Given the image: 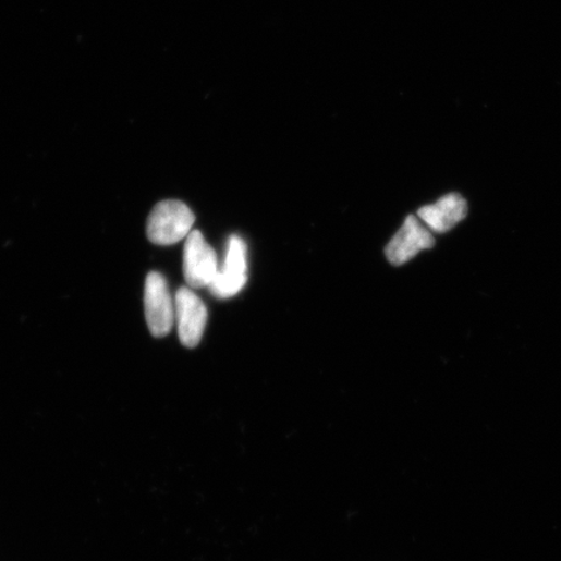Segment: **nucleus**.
Returning <instances> with one entry per match:
<instances>
[{
    "label": "nucleus",
    "instance_id": "7ed1b4c3",
    "mask_svg": "<svg viewBox=\"0 0 561 561\" xmlns=\"http://www.w3.org/2000/svg\"><path fill=\"white\" fill-rule=\"evenodd\" d=\"M247 246L240 235H231L228 241L224 265L209 285L219 300H229L245 288L248 280Z\"/></svg>",
    "mask_w": 561,
    "mask_h": 561
},
{
    "label": "nucleus",
    "instance_id": "f03ea898",
    "mask_svg": "<svg viewBox=\"0 0 561 561\" xmlns=\"http://www.w3.org/2000/svg\"><path fill=\"white\" fill-rule=\"evenodd\" d=\"M219 273V260L215 249L199 231L186 236L184 249V276L193 289L209 288Z\"/></svg>",
    "mask_w": 561,
    "mask_h": 561
},
{
    "label": "nucleus",
    "instance_id": "f257e3e1",
    "mask_svg": "<svg viewBox=\"0 0 561 561\" xmlns=\"http://www.w3.org/2000/svg\"><path fill=\"white\" fill-rule=\"evenodd\" d=\"M195 216L185 203L164 200L155 206L147 221V236L155 245L171 246L192 232Z\"/></svg>",
    "mask_w": 561,
    "mask_h": 561
},
{
    "label": "nucleus",
    "instance_id": "0eeeda50",
    "mask_svg": "<svg viewBox=\"0 0 561 561\" xmlns=\"http://www.w3.org/2000/svg\"><path fill=\"white\" fill-rule=\"evenodd\" d=\"M468 214V205L461 194L451 193L435 203L418 209L417 218L420 219L431 232L439 234L451 231Z\"/></svg>",
    "mask_w": 561,
    "mask_h": 561
},
{
    "label": "nucleus",
    "instance_id": "20e7f679",
    "mask_svg": "<svg viewBox=\"0 0 561 561\" xmlns=\"http://www.w3.org/2000/svg\"><path fill=\"white\" fill-rule=\"evenodd\" d=\"M145 314L148 329L154 337L161 338L171 333L174 324V301L163 275L159 272L147 276Z\"/></svg>",
    "mask_w": 561,
    "mask_h": 561
},
{
    "label": "nucleus",
    "instance_id": "39448f33",
    "mask_svg": "<svg viewBox=\"0 0 561 561\" xmlns=\"http://www.w3.org/2000/svg\"><path fill=\"white\" fill-rule=\"evenodd\" d=\"M208 310L200 297L187 288H181L174 296V322L185 347H197L207 326Z\"/></svg>",
    "mask_w": 561,
    "mask_h": 561
},
{
    "label": "nucleus",
    "instance_id": "423d86ee",
    "mask_svg": "<svg viewBox=\"0 0 561 561\" xmlns=\"http://www.w3.org/2000/svg\"><path fill=\"white\" fill-rule=\"evenodd\" d=\"M436 245L435 236L427 227L422 224L420 219L411 215L404 220L393 240L387 246V258L391 265L399 267L414 259L418 253L429 249Z\"/></svg>",
    "mask_w": 561,
    "mask_h": 561
}]
</instances>
